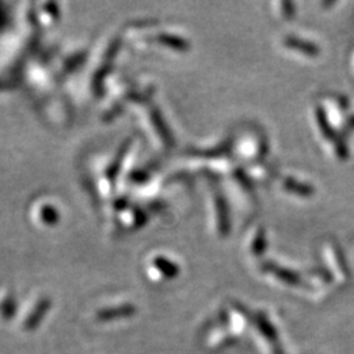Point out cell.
Segmentation results:
<instances>
[{
    "mask_svg": "<svg viewBox=\"0 0 354 354\" xmlns=\"http://www.w3.org/2000/svg\"><path fill=\"white\" fill-rule=\"evenodd\" d=\"M285 44L290 48H294V49L306 51V54H314L315 55V54H317V51H319L317 46L311 45V44H307V42L301 41V39H295V38H288Z\"/></svg>",
    "mask_w": 354,
    "mask_h": 354,
    "instance_id": "cell-1",
    "label": "cell"
}]
</instances>
